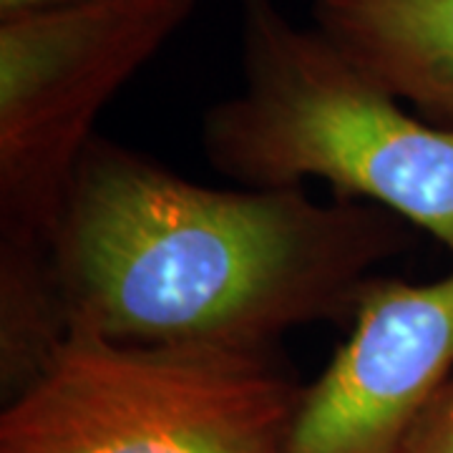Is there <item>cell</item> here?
<instances>
[{"label":"cell","instance_id":"obj_1","mask_svg":"<svg viewBox=\"0 0 453 453\" xmlns=\"http://www.w3.org/2000/svg\"><path fill=\"white\" fill-rule=\"evenodd\" d=\"M411 226L303 187H204L96 134L71 172L49 255L68 335L275 350L303 325L350 320Z\"/></svg>","mask_w":453,"mask_h":453},{"label":"cell","instance_id":"obj_2","mask_svg":"<svg viewBox=\"0 0 453 453\" xmlns=\"http://www.w3.org/2000/svg\"><path fill=\"white\" fill-rule=\"evenodd\" d=\"M242 86L202 124L207 162L244 189L320 179L434 234L453 255V127L416 119L320 28L240 0Z\"/></svg>","mask_w":453,"mask_h":453},{"label":"cell","instance_id":"obj_3","mask_svg":"<svg viewBox=\"0 0 453 453\" xmlns=\"http://www.w3.org/2000/svg\"><path fill=\"white\" fill-rule=\"evenodd\" d=\"M303 383L275 350L68 335L0 413V453H285Z\"/></svg>","mask_w":453,"mask_h":453},{"label":"cell","instance_id":"obj_4","mask_svg":"<svg viewBox=\"0 0 453 453\" xmlns=\"http://www.w3.org/2000/svg\"><path fill=\"white\" fill-rule=\"evenodd\" d=\"M199 0H64L0 13V244L49 250L96 119Z\"/></svg>","mask_w":453,"mask_h":453},{"label":"cell","instance_id":"obj_5","mask_svg":"<svg viewBox=\"0 0 453 453\" xmlns=\"http://www.w3.org/2000/svg\"><path fill=\"white\" fill-rule=\"evenodd\" d=\"M350 338L303 388L285 453H398L453 372V270L416 285L371 277Z\"/></svg>","mask_w":453,"mask_h":453},{"label":"cell","instance_id":"obj_6","mask_svg":"<svg viewBox=\"0 0 453 453\" xmlns=\"http://www.w3.org/2000/svg\"><path fill=\"white\" fill-rule=\"evenodd\" d=\"M310 16L390 94L453 124V0H310Z\"/></svg>","mask_w":453,"mask_h":453},{"label":"cell","instance_id":"obj_7","mask_svg":"<svg viewBox=\"0 0 453 453\" xmlns=\"http://www.w3.org/2000/svg\"><path fill=\"white\" fill-rule=\"evenodd\" d=\"M398 453H453V372L413 423Z\"/></svg>","mask_w":453,"mask_h":453},{"label":"cell","instance_id":"obj_8","mask_svg":"<svg viewBox=\"0 0 453 453\" xmlns=\"http://www.w3.org/2000/svg\"><path fill=\"white\" fill-rule=\"evenodd\" d=\"M50 3H64V0H0V13L20 11V8H35V5H50Z\"/></svg>","mask_w":453,"mask_h":453}]
</instances>
